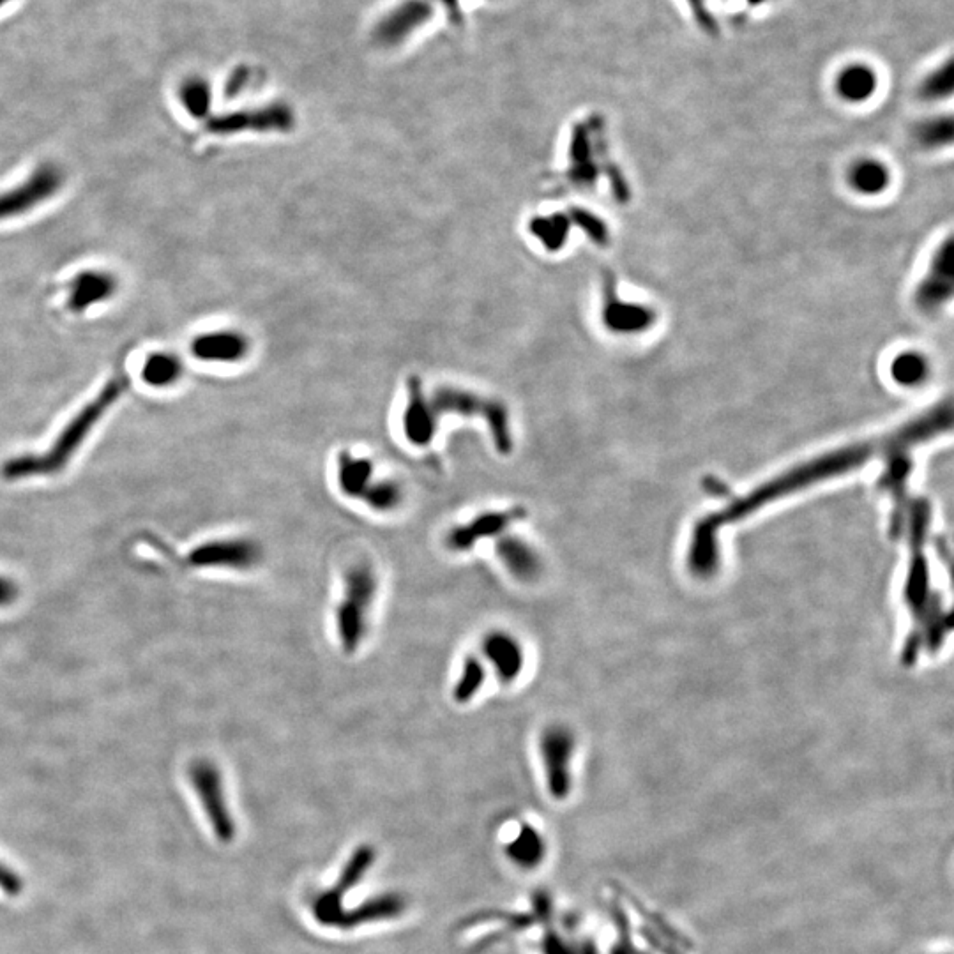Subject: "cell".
Returning <instances> with one entry per match:
<instances>
[{
	"label": "cell",
	"instance_id": "obj_1",
	"mask_svg": "<svg viewBox=\"0 0 954 954\" xmlns=\"http://www.w3.org/2000/svg\"><path fill=\"white\" fill-rule=\"evenodd\" d=\"M951 417H953L951 403H937L935 407L926 410L909 423L903 424L894 432L841 447L826 455L818 456L811 462L803 463L795 469L788 470L783 476L774 477L773 481L760 486L757 492L751 493L739 504H735L716 518H709L704 523H709L712 529V527H718L720 523L732 522L744 515H750L751 511L764 506L769 500L780 499L783 495L801 490L811 483L840 476L848 470L859 469L875 456H887L891 460L894 456L905 455L917 444H923L926 440L937 437L939 433L947 432L951 428Z\"/></svg>",
	"mask_w": 954,
	"mask_h": 954
},
{
	"label": "cell",
	"instance_id": "obj_2",
	"mask_svg": "<svg viewBox=\"0 0 954 954\" xmlns=\"http://www.w3.org/2000/svg\"><path fill=\"white\" fill-rule=\"evenodd\" d=\"M128 389V379L114 377L101 387L98 396L85 405L84 409L69 421L62 432L53 440L52 447L41 455H22L9 458L0 467V476L6 481H18L29 477L55 476L59 474L76 451L89 439L92 430L98 426L106 412L114 407Z\"/></svg>",
	"mask_w": 954,
	"mask_h": 954
},
{
	"label": "cell",
	"instance_id": "obj_3",
	"mask_svg": "<svg viewBox=\"0 0 954 954\" xmlns=\"http://www.w3.org/2000/svg\"><path fill=\"white\" fill-rule=\"evenodd\" d=\"M377 592L379 575L370 562H356L343 573V592L334 612V622L341 651L345 654H356L363 647Z\"/></svg>",
	"mask_w": 954,
	"mask_h": 954
},
{
	"label": "cell",
	"instance_id": "obj_4",
	"mask_svg": "<svg viewBox=\"0 0 954 954\" xmlns=\"http://www.w3.org/2000/svg\"><path fill=\"white\" fill-rule=\"evenodd\" d=\"M569 158H571L569 177L573 181L580 184H592L598 179L596 175L603 172L612 184L615 198L619 202L626 204L631 198V190L624 175L617 165L608 159L603 122L599 119H591L587 121V124L576 128L575 137L571 140Z\"/></svg>",
	"mask_w": 954,
	"mask_h": 954
},
{
	"label": "cell",
	"instance_id": "obj_5",
	"mask_svg": "<svg viewBox=\"0 0 954 954\" xmlns=\"http://www.w3.org/2000/svg\"><path fill=\"white\" fill-rule=\"evenodd\" d=\"M64 182V172L55 163H43L34 168L25 181L0 193V221L38 209L62 190Z\"/></svg>",
	"mask_w": 954,
	"mask_h": 954
},
{
	"label": "cell",
	"instance_id": "obj_6",
	"mask_svg": "<svg viewBox=\"0 0 954 954\" xmlns=\"http://www.w3.org/2000/svg\"><path fill=\"white\" fill-rule=\"evenodd\" d=\"M539 755L548 794L555 801H564L573 788L571 760L575 755V735L564 725L546 727L539 735Z\"/></svg>",
	"mask_w": 954,
	"mask_h": 954
},
{
	"label": "cell",
	"instance_id": "obj_7",
	"mask_svg": "<svg viewBox=\"0 0 954 954\" xmlns=\"http://www.w3.org/2000/svg\"><path fill=\"white\" fill-rule=\"evenodd\" d=\"M191 781L197 790L200 801L204 804L209 815L212 827L221 840H232L235 834V824L228 810L227 795L223 788V778L220 769L209 760H198L191 765Z\"/></svg>",
	"mask_w": 954,
	"mask_h": 954
},
{
	"label": "cell",
	"instance_id": "obj_8",
	"mask_svg": "<svg viewBox=\"0 0 954 954\" xmlns=\"http://www.w3.org/2000/svg\"><path fill=\"white\" fill-rule=\"evenodd\" d=\"M264 552L253 539L235 538L211 541L197 546L188 555V564L193 568H225L246 571L257 568Z\"/></svg>",
	"mask_w": 954,
	"mask_h": 954
},
{
	"label": "cell",
	"instance_id": "obj_9",
	"mask_svg": "<svg viewBox=\"0 0 954 954\" xmlns=\"http://www.w3.org/2000/svg\"><path fill=\"white\" fill-rule=\"evenodd\" d=\"M525 511L522 508L499 509V511H485L474 516L472 520L462 525H455L447 532L446 548L455 553H465L483 539H497L506 534L516 522H520Z\"/></svg>",
	"mask_w": 954,
	"mask_h": 954
},
{
	"label": "cell",
	"instance_id": "obj_10",
	"mask_svg": "<svg viewBox=\"0 0 954 954\" xmlns=\"http://www.w3.org/2000/svg\"><path fill=\"white\" fill-rule=\"evenodd\" d=\"M953 243L947 237L916 290V306L924 313L940 310L953 296Z\"/></svg>",
	"mask_w": 954,
	"mask_h": 954
},
{
	"label": "cell",
	"instance_id": "obj_11",
	"mask_svg": "<svg viewBox=\"0 0 954 954\" xmlns=\"http://www.w3.org/2000/svg\"><path fill=\"white\" fill-rule=\"evenodd\" d=\"M603 320L606 327L619 334H638L656 322V313L644 304L626 303L617 294V280L605 274L603 283Z\"/></svg>",
	"mask_w": 954,
	"mask_h": 954
},
{
	"label": "cell",
	"instance_id": "obj_12",
	"mask_svg": "<svg viewBox=\"0 0 954 954\" xmlns=\"http://www.w3.org/2000/svg\"><path fill=\"white\" fill-rule=\"evenodd\" d=\"M481 652L502 684H513L522 675L525 651L520 640L508 631H490L481 642Z\"/></svg>",
	"mask_w": 954,
	"mask_h": 954
},
{
	"label": "cell",
	"instance_id": "obj_13",
	"mask_svg": "<svg viewBox=\"0 0 954 954\" xmlns=\"http://www.w3.org/2000/svg\"><path fill=\"white\" fill-rule=\"evenodd\" d=\"M495 553L500 564L516 582L534 583L543 573V561L538 550L520 536L508 532L502 534L495 539Z\"/></svg>",
	"mask_w": 954,
	"mask_h": 954
},
{
	"label": "cell",
	"instance_id": "obj_14",
	"mask_svg": "<svg viewBox=\"0 0 954 954\" xmlns=\"http://www.w3.org/2000/svg\"><path fill=\"white\" fill-rule=\"evenodd\" d=\"M117 292L114 274L105 271H82L75 274L68 285V308L73 313H84L96 304L108 301Z\"/></svg>",
	"mask_w": 954,
	"mask_h": 954
},
{
	"label": "cell",
	"instance_id": "obj_15",
	"mask_svg": "<svg viewBox=\"0 0 954 954\" xmlns=\"http://www.w3.org/2000/svg\"><path fill=\"white\" fill-rule=\"evenodd\" d=\"M407 910V900L402 894L384 893L371 896L363 903H359L352 909H345L341 916L338 928L341 930H354L359 926L371 923H382V921H393L403 916Z\"/></svg>",
	"mask_w": 954,
	"mask_h": 954
},
{
	"label": "cell",
	"instance_id": "obj_16",
	"mask_svg": "<svg viewBox=\"0 0 954 954\" xmlns=\"http://www.w3.org/2000/svg\"><path fill=\"white\" fill-rule=\"evenodd\" d=\"M193 356L207 363H235L248 352V341L235 331H211L191 343Z\"/></svg>",
	"mask_w": 954,
	"mask_h": 954
},
{
	"label": "cell",
	"instance_id": "obj_17",
	"mask_svg": "<svg viewBox=\"0 0 954 954\" xmlns=\"http://www.w3.org/2000/svg\"><path fill=\"white\" fill-rule=\"evenodd\" d=\"M506 857L520 870H536L546 859L545 838L534 826L525 824L506 845Z\"/></svg>",
	"mask_w": 954,
	"mask_h": 954
},
{
	"label": "cell",
	"instance_id": "obj_18",
	"mask_svg": "<svg viewBox=\"0 0 954 954\" xmlns=\"http://www.w3.org/2000/svg\"><path fill=\"white\" fill-rule=\"evenodd\" d=\"M338 486L349 499H361L373 481V463L368 458L341 453L338 460Z\"/></svg>",
	"mask_w": 954,
	"mask_h": 954
},
{
	"label": "cell",
	"instance_id": "obj_19",
	"mask_svg": "<svg viewBox=\"0 0 954 954\" xmlns=\"http://www.w3.org/2000/svg\"><path fill=\"white\" fill-rule=\"evenodd\" d=\"M287 122V114L276 110H267V112H250V114H232L225 117L212 119L207 124V129L216 135H230L244 129H267L280 128L281 124Z\"/></svg>",
	"mask_w": 954,
	"mask_h": 954
},
{
	"label": "cell",
	"instance_id": "obj_20",
	"mask_svg": "<svg viewBox=\"0 0 954 954\" xmlns=\"http://www.w3.org/2000/svg\"><path fill=\"white\" fill-rule=\"evenodd\" d=\"M486 682L485 661L469 654L462 663V670L458 674L453 686V700L456 704L467 705L481 693Z\"/></svg>",
	"mask_w": 954,
	"mask_h": 954
},
{
	"label": "cell",
	"instance_id": "obj_21",
	"mask_svg": "<svg viewBox=\"0 0 954 954\" xmlns=\"http://www.w3.org/2000/svg\"><path fill=\"white\" fill-rule=\"evenodd\" d=\"M377 861V852L370 845H361L350 854L349 861L343 866V870L338 875V880L334 884V891L345 894L350 893L354 887L363 882L364 877L368 875L371 866Z\"/></svg>",
	"mask_w": 954,
	"mask_h": 954
},
{
	"label": "cell",
	"instance_id": "obj_22",
	"mask_svg": "<svg viewBox=\"0 0 954 954\" xmlns=\"http://www.w3.org/2000/svg\"><path fill=\"white\" fill-rule=\"evenodd\" d=\"M182 363L179 357L167 352H154L142 366V380L152 387H168L181 379Z\"/></svg>",
	"mask_w": 954,
	"mask_h": 954
},
{
	"label": "cell",
	"instance_id": "obj_23",
	"mask_svg": "<svg viewBox=\"0 0 954 954\" xmlns=\"http://www.w3.org/2000/svg\"><path fill=\"white\" fill-rule=\"evenodd\" d=\"M364 504L377 513H393L403 504V488L393 479H379L371 481V485L363 493Z\"/></svg>",
	"mask_w": 954,
	"mask_h": 954
},
{
	"label": "cell",
	"instance_id": "obj_24",
	"mask_svg": "<svg viewBox=\"0 0 954 954\" xmlns=\"http://www.w3.org/2000/svg\"><path fill=\"white\" fill-rule=\"evenodd\" d=\"M850 182L854 190L866 195H875L886 190L889 184V172L879 161H861L850 172Z\"/></svg>",
	"mask_w": 954,
	"mask_h": 954
},
{
	"label": "cell",
	"instance_id": "obj_25",
	"mask_svg": "<svg viewBox=\"0 0 954 954\" xmlns=\"http://www.w3.org/2000/svg\"><path fill=\"white\" fill-rule=\"evenodd\" d=\"M345 909L347 907L343 903V894L334 891L333 887L318 893L311 901V916L320 926L326 928H338Z\"/></svg>",
	"mask_w": 954,
	"mask_h": 954
},
{
	"label": "cell",
	"instance_id": "obj_26",
	"mask_svg": "<svg viewBox=\"0 0 954 954\" xmlns=\"http://www.w3.org/2000/svg\"><path fill=\"white\" fill-rule=\"evenodd\" d=\"M873 89H875V76L871 71L864 68H854L847 73H843L840 84H838V91H840L841 96L852 99V101H861V99L868 98Z\"/></svg>",
	"mask_w": 954,
	"mask_h": 954
},
{
	"label": "cell",
	"instance_id": "obj_27",
	"mask_svg": "<svg viewBox=\"0 0 954 954\" xmlns=\"http://www.w3.org/2000/svg\"><path fill=\"white\" fill-rule=\"evenodd\" d=\"M891 373H893V379L903 386H914L926 377L928 363L924 361L923 356L907 352L894 359Z\"/></svg>",
	"mask_w": 954,
	"mask_h": 954
},
{
	"label": "cell",
	"instance_id": "obj_28",
	"mask_svg": "<svg viewBox=\"0 0 954 954\" xmlns=\"http://www.w3.org/2000/svg\"><path fill=\"white\" fill-rule=\"evenodd\" d=\"M571 220L566 216H550V218H539L532 230L541 237L543 244H546L550 250H559L562 243L566 241Z\"/></svg>",
	"mask_w": 954,
	"mask_h": 954
},
{
	"label": "cell",
	"instance_id": "obj_29",
	"mask_svg": "<svg viewBox=\"0 0 954 954\" xmlns=\"http://www.w3.org/2000/svg\"><path fill=\"white\" fill-rule=\"evenodd\" d=\"M916 138L923 147H942L951 144L953 138V124L951 119H933L921 124L916 131Z\"/></svg>",
	"mask_w": 954,
	"mask_h": 954
},
{
	"label": "cell",
	"instance_id": "obj_30",
	"mask_svg": "<svg viewBox=\"0 0 954 954\" xmlns=\"http://www.w3.org/2000/svg\"><path fill=\"white\" fill-rule=\"evenodd\" d=\"M182 103L184 108L195 117H202L209 110V87L202 80H190L182 85Z\"/></svg>",
	"mask_w": 954,
	"mask_h": 954
},
{
	"label": "cell",
	"instance_id": "obj_31",
	"mask_svg": "<svg viewBox=\"0 0 954 954\" xmlns=\"http://www.w3.org/2000/svg\"><path fill=\"white\" fill-rule=\"evenodd\" d=\"M569 220H571V223H575L578 227L583 228L594 243H608V228H606L603 221L599 220L598 216H594L591 212L583 211V209H571V211H569Z\"/></svg>",
	"mask_w": 954,
	"mask_h": 954
},
{
	"label": "cell",
	"instance_id": "obj_32",
	"mask_svg": "<svg viewBox=\"0 0 954 954\" xmlns=\"http://www.w3.org/2000/svg\"><path fill=\"white\" fill-rule=\"evenodd\" d=\"M951 92V66H947L946 71L933 75L928 82H924L921 87V96L926 99H939L947 96Z\"/></svg>",
	"mask_w": 954,
	"mask_h": 954
},
{
	"label": "cell",
	"instance_id": "obj_33",
	"mask_svg": "<svg viewBox=\"0 0 954 954\" xmlns=\"http://www.w3.org/2000/svg\"><path fill=\"white\" fill-rule=\"evenodd\" d=\"M614 919L615 923H617V928H619V939L615 942L610 954H638L636 953L635 946H633V942H631L628 919H626V916L622 914L621 910H614Z\"/></svg>",
	"mask_w": 954,
	"mask_h": 954
},
{
	"label": "cell",
	"instance_id": "obj_34",
	"mask_svg": "<svg viewBox=\"0 0 954 954\" xmlns=\"http://www.w3.org/2000/svg\"><path fill=\"white\" fill-rule=\"evenodd\" d=\"M541 954H576V949L561 933L548 930L541 940Z\"/></svg>",
	"mask_w": 954,
	"mask_h": 954
},
{
	"label": "cell",
	"instance_id": "obj_35",
	"mask_svg": "<svg viewBox=\"0 0 954 954\" xmlns=\"http://www.w3.org/2000/svg\"><path fill=\"white\" fill-rule=\"evenodd\" d=\"M16 596H18L16 583L6 578V576H0V608L11 605Z\"/></svg>",
	"mask_w": 954,
	"mask_h": 954
},
{
	"label": "cell",
	"instance_id": "obj_36",
	"mask_svg": "<svg viewBox=\"0 0 954 954\" xmlns=\"http://www.w3.org/2000/svg\"><path fill=\"white\" fill-rule=\"evenodd\" d=\"M576 954H599L598 947L592 942L591 939L585 940L582 942L578 949H576Z\"/></svg>",
	"mask_w": 954,
	"mask_h": 954
},
{
	"label": "cell",
	"instance_id": "obj_37",
	"mask_svg": "<svg viewBox=\"0 0 954 954\" xmlns=\"http://www.w3.org/2000/svg\"><path fill=\"white\" fill-rule=\"evenodd\" d=\"M9 2H11V0H0V9L4 8Z\"/></svg>",
	"mask_w": 954,
	"mask_h": 954
}]
</instances>
